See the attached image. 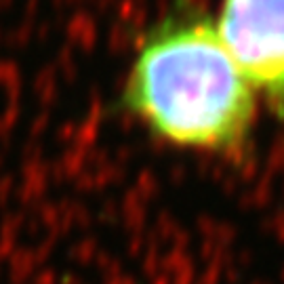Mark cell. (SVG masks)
I'll return each mask as SVG.
<instances>
[{
	"label": "cell",
	"instance_id": "6da1fadb",
	"mask_svg": "<svg viewBox=\"0 0 284 284\" xmlns=\"http://www.w3.org/2000/svg\"><path fill=\"white\" fill-rule=\"evenodd\" d=\"M120 103L164 144L221 156L247 150L257 114L215 23L187 3L144 34Z\"/></svg>",
	"mask_w": 284,
	"mask_h": 284
},
{
	"label": "cell",
	"instance_id": "7a4b0ae2",
	"mask_svg": "<svg viewBox=\"0 0 284 284\" xmlns=\"http://www.w3.org/2000/svg\"><path fill=\"white\" fill-rule=\"evenodd\" d=\"M215 28L251 88L284 118V0H223Z\"/></svg>",
	"mask_w": 284,
	"mask_h": 284
}]
</instances>
